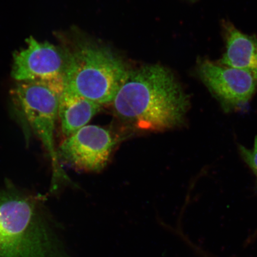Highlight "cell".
I'll return each instance as SVG.
<instances>
[{
	"label": "cell",
	"instance_id": "obj_1",
	"mask_svg": "<svg viewBox=\"0 0 257 257\" xmlns=\"http://www.w3.org/2000/svg\"><path fill=\"white\" fill-rule=\"evenodd\" d=\"M112 103L122 121L151 132L181 126L190 105L188 95L173 73L159 64L128 71Z\"/></svg>",
	"mask_w": 257,
	"mask_h": 257
},
{
	"label": "cell",
	"instance_id": "obj_2",
	"mask_svg": "<svg viewBox=\"0 0 257 257\" xmlns=\"http://www.w3.org/2000/svg\"><path fill=\"white\" fill-rule=\"evenodd\" d=\"M0 257H73L38 199L0 188Z\"/></svg>",
	"mask_w": 257,
	"mask_h": 257
},
{
	"label": "cell",
	"instance_id": "obj_3",
	"mask_svg": "<svg viewBox=\"0 0 257 257\" xmlns=\"http://www.w3.org/2000/svg\"><path fill=\"white\" fill-rule=\"evenodd\" d=\"M67 51L65 89L101 105L112 103L128 72L123 61L95 44Z\"/></svg>",
	"mask_w": 257,
	"mask_h": 257
},
{
	"label": "cell",
	"instance_id": "obj_4",
	"mask_svg": "<svg viewBox=\"0 0 257 257\" xmlns=\"http://www.w3.org/2000/svg\"><path fill=\"white\" fill-rule=\"evenodd\" d=\"M64 80H35L19 81L11 89L15 107L39 138L52 163L54 187L58 180L66 179L58 158L54 131L58 118Z\"/></svg>",
	"mask_w": 257,
	"mask_h": 257
},
{
	"label": "cell",
	"instance_id": "obj_5",
	"mask_svg": "<svg viewBox=\"0 0 257 257\" xmlns=\"http://www.w3.org/2000/svg\"><path fill=\"white\" fill-rule=\"evenodd\" d=\"M197 73L226 112L246 107L256 90L257 80L251 74L210 60L199 61Z\"/></svg>",
	"mask_w": 257,
	"mask_h": 257
},
{
	"label": "cell",
	"instance_id": "obj_6",
	"mask_svg": "<svg viewBox=\"0 0 257 257\" xmlns=\"http://www.w3.org/2000/svg\"><path fill=\"white\" fill-rule=\"evenodd\" d=\"M115 144L110 131L86 125L66 138L57 151L58 158L80 171L99 172L107 165Z\"/></svg>",
	"mask_w": 257,
	"mask_h": 257
},
{
	"label": "cell",
	"instance_id": "obj_7",
	"mask_svg": "<svg viewBox=\"0 0 257 257\" xmlns=\"http://www.w3.org/2000/svg\"><path fill=\"white\" fill-rule=\"evenodd\" d=\"M27 42V47L14 54L12 78L17 82L64 80L68 51L32 37Z\"/></svg>",
	"mask_w": 257,
	"mask_h": 257
},
{
	"label": "cell",
	"instance_id": "obj_8",
	"mask_svg": "<svg viewBox=\"0 0 257 257\" xmlns=\"http://www.w3.org/2000/svg\"><path fill=\"white\" fill-rule=\"evenodd\" d=\"M226 50L218 63L243 70L257 80V39L237 30L230 22L223 24Z\"/></svg>",
	"mask_w": 257,
	"mask_h": 257
},
{
	"label": "cell",
	"instance_id": "obj_9",
	"mask_svg": "<svg viewBox=\"0 0 257 257\" xmlns=\"http://www.w3.org/2000/svg\"><path fill=\"white\" fill-rule=\"evenodd\" d=\"M101 106L64 88L58 112L64 136L66 138L71 136L86 126L101 110Z\"/></svg>",
	"mask_w": 257,
	"mask_h": 257
},
{
	"label": "cell",
	"instance_id": "obj_10",
	"mask_svg": "<svg viewBox=\"0 0 257 257\" xmlns=\"http://www.w3.org/2000/svg\"><path fill=\"white\" fill-rule=\"evenodd\" d=\"M239 151L244 162L252 170L257 178V137L255 138L253 146L250 149L239 146Z\"/></svg>",
	"mask_w": 257,
	"mask_h": 257
}]
</instances>
